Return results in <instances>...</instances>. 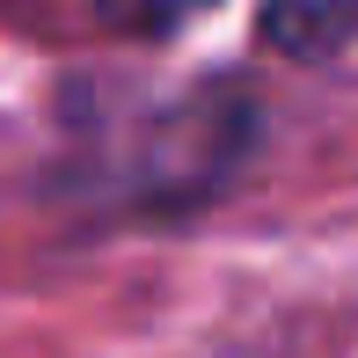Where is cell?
<instances>
[{
  "label": "cell",
  "mask_w": 358,
  "mask_h": 358,
  "mask_svg": "<svg viewBox=\"0 0 358 358\" xmlns=\"http://www.w3.org/2000/svg\"><path fill=\"white\" fill-rule=\"evenodd\" d=\"M256 44L292 66H322L344 44H358V0H264Z\"/></svg>",
  "instance_id": "obj_2"
},
{
  "label": "cell",
  "mask_w": 358,
  "mask_h": 358,
  "mask_svg": "<svg viewBox=\"0 0 358 358\" xmlns=\"http://www.w3.org/2000/svg\"><path fill=\"white\" fill-rule=\"evenodd\" d=\"M220 0H95V15H103L117 37H176V29L205 22Z\"/></svg>",
  "instance_id": "obj_3"
},
{
  "label": "cell",
  "mask_w": 358,
  "mask_h": 358,
  "mask_svg": "<svg viewBox=\"0 0 358 358\" xmlns=\"http://www.w3.org/2000/svg\"><path fill=\"white\" fill-rule=\"evenodd\" d=\"M249 146H256V103L241 88H205L161 117L154 154H146V190L154 205H198L249 161Z\"/></svg>",
  "instance_id": "obj_1"
}]
</instances>
